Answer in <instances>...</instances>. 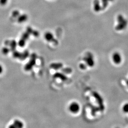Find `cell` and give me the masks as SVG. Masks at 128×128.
I'll use <instances>...</instances> for the list:
<instances>
[{"mask_svg": "<svg viewBox=\"0 0 128 128\" xmlns=\"http://www.w3.org/2000/svg\"><path fill=\"white\" fill-rule=\"evenodd\" d=\"M126 84H127V87H128V80H127V81H126Z\"/></svg>", "mask_w": 128, "mask_h": 128, "instance_id": "obj_12", "label": "cell"}, {"mask_svg": "<svg viewBox=\"0 0 128 128\" xmlns=\"http://www.w3.org/2000/svg\"><path fill=\"white\" fill-rule=\"evenodd\" d=\"M19 14H20L18 10H15L12 13V16L15 18H16L17 17L19 16Z\"/></svg>", "mask_w": 128, "mask_h": 128, "instance_id": "obj_8", "label": "cell"}, {"mask_svg": "<svg viewBox=\"0 0 128 128\" xmlns=\"http://www.w3.org/2000/svg\"><path fill=\"white\" fill-rule=\"evenodd\" d=\"M80 109V105L77 102H73L69 106V110L72 114H76L79 112Z\"/></svg>", "mask_w": 128, "mask_h": 128, "instance_id": "obj_1", "label": "cell"}, {"mask_svg": "<svg viewBox=\"0 0 128 128\" xmlns=\"http://www.w3.org/2000/svg\"><path fill=\"white\" fill-rule=\"evenodd\" d=\"M112 59L113 62L116 64H120L122 61V58L121 54L117 52H116L113 54Z\"/></svg>", "mask_w": 128, "mask_h": 128, "instance_id": "obj_3", "label": "cell"}, {"mask_svg": "<svg viewBox=\"0 0 128 128\" xmlns=\"http://www.w3.org/2000/svg\"><path fill=\"white\" fill-rule=\"evenodd\" d=\"M28 18V16L25 14H23L20 15L18 17V22L19 23H22L24 22Z\"/></svg>", "mask_w": 128, "mask_h": 128, "instance_id": "obj_6", "label": "cell"}, {"mask_svg": "<svg viewBox=\"0 0 128 128\" xmlns=\"http://www.w3.org/2000/svg\"><path fill=\"white\" fill-rule=\"evenodd\" d=\"M8 0H0V5H4L6 4Z\"/></svg>", "mask_w": 128, "mask_h": 128, "instance_id": "obj_10", "label": "cell"}, {"mask_svg": "<svg viewBox=\"0 0 128 128\" xmlns=\"http://www.w3.org/2000/svg\"><path fill=\"white\" fill-rule=\"evenodd\" d=\"M85 61L86 62V64L90 67H93L95 65V61L93 59V56L92 54H90L86 56L85 58Z\"/></svg>", "mask_w": 128, "mask_h": 128, "instance_id": "obj_4", "label": "cell"}, {"mask_svg": "<svg viewBox=\"0 0 128 128\" xmlns=\"http://www.w3.org/2000/svg\"><path fill=\"white\" fill-rule=\"evenodd\" d=\"M3 68L2 66L1 65H0V74H1L3 72Z\"/></svg>", "mask_w": 128, "mask_h": 128, "instance_id": "obj_11", "label": "cell"}, {"mask_svg": "<svg viewBox=\"0 0 128 128\" xmlns=\"http://www.w3.org/2000/svg\"><path fill=\"white\" fill-rule=\"evenodd\" d=\"M122 110L124 113H128V103L125 104L122 107Z\"/></svg>", "mask_w": 128, "mask_h": 128, "instance_id": "obj_7", "label": "cell"}, {"mask_svg": "<svg viewBox=\"0 0 128 128\" xmlns=\"http://www.w3.org/2000/svg\"><path fill=\"white\" fill-rule=\"evenodd\" d=\"M45 40L47 41H51L53 40L54 37H53V35L50 32H48L45 33Z\"/></svg>", "mask_w": 128, "mask_h": 128, "instance_id": "obj_5", "label": "cell"}, {"mask_svg": "<svg viewBox=\"0 0 128 128\" xmlns=\"http://www.w3.org/2000/svg\"><path fill=\"white\" fill-rule=\"evenodd\" d=\"M93 95H94V96L97 100L98 105H99V108L100 110L101 111H103V110H104V106L102 97L101 96V95H100V94H99L96 92H94Z\"/></svg>", "mask_w": 128, "mask_h": 128, "instance_id": "obj_2", "label": "cell"}, {"mask_svg": "<svg viewBox=\"0 0 128 128\" xmlns=\"http://www.w3.org/2000/svg\"><path fill=\"white\" fill-rule=\"evenodd\" d=\"M2 53H3V54H8L9 51V49L8 48L3 47L2 49Z\"/></svg>", "mask_w": 128, "mask_h": 128, "instance_id": "obj_9", "label": "cell"}]
</instances>
